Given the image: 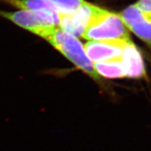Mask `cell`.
<instances>
[{"instance_id": "cell-1", "label": "cell", "mask_w": 151, "mask_h": 151, "mask_svg": "<svg viewBox=\"0 0 151 151\" xmlns=\"http://www.w3.org/2000/svg\"><path fill=\"white\" fill-rule=\"evenodd\" d=\"M46 40L76 67L103 87L102 80L94 69V63L87 56L84 46L76 37L58 27Z\"/></svg>"}, {"instance_id": "cell-2", "label": "cell", "mask_w": 151, "mask_h": 151, "mask_svg": "<svg viewBox=\"0 0 151 151\" xmlns=\"http://www.w3.org/2000/svg\"><path fill=\"white\" fill-rule=\"evenodd\" d=\"M0 17L44 39L51 35L60 24L59 14L48 10H0Z\"/></svg>"}, {"instance_id": "cell-3", "label": "cell", "mask_w": 151, "mask_h": 151, "mask_svg": "<svg viewBox=\"0 0 151 151\" xmlns=\"http://www.w3.org/2000/svg\"><path fill=\"white\" fill-rule=\"evenodd\" d=\"M81 37L88 41H131L128 30L119 14L108 11L94 19Z\"/></svg>"}, {"instance_id": "cell-4", "label": "cell", "mask_w": 151, "mask_h": 151, "mask_svg": "<svg viewBox=\"0 0 151 151\" xmlns=\"http://www.w3.org/2000/svg\"><path fill=\"white\" fill-rule=\"evenodd\" d=\"M106 11L88 2L72 12L59 14V27L75 37H81L94 19Z\"/></svg>"}, {"instance_id": "cell-5", "label": "cell", "mask_w": 151, "mask_h": 151, "mask_svg": "<svg viewBox=\"0 0 151 151\" xmlns=\"http://www.w3.org/2000/svg\"><path fill=\"white\" fill-rule=\"evenodd\" d=\"M127 42L122 40L89 41L83 46L87 56L94 63L121 58L122 50Z\"/></svg>"}, {"instance_id": "cell-6", "label": "cell", "mask_w": 151, "mask_h": 151, "mask_svg": "<svg viewBox=\"0 0 151 151\" xmlns=\"http://www.w3.org/2000/svg\"><path fill=\"white\" fill-rule=\"evenodd\" d=\"M119 16L126 28L151 46V21L143 16L137 5L127 7Z\"/></svg>"}, {"instance_id": "cell-7", "label": "cell", "mask_w": 151, "mask_h": 151, "mask_svg": "<svg viewBox=\"0 0 151 151\" xmlns=\"http://www.w3.org/2000/svg\"><path fill=\"white\" fill-rule=\"evenodd\" d=\"M121 59L125 68L126 78L139 79L146 76L142 56L132 41L126 43L123 48Z\"/></svg>"}, {"instance_id": "cell-8", "label": "cell", "mask_w": 151, "mask_h": 151, "mask_svg": "<svg viewBox=\"0 0 151 151\" xmlns=\"http://www.w3.org/2000/svg\"><path fill=\"white\" fill-rule=\"evenodd\" d=\"M94 67L100 77L115 79L126 78V71L121 58L94 62Z\"/></svg>"}, {"instance_id": "cell-9", "label": "cell", "mask_w": 151, "mask_h": 151, "mask_svg": "<svg viewBox=\"0 0 151 151\" xmlns=\"http://www.w3.org/2000/svg\"><path fill=\"white\" fill-rule=\"evenodd\" d=\"M52 4L59 14H66L72 12L83 5L86 4V0H46Z\"/></svg>"}, {"instance_id": "cell-10", "label": "cell", "mask_w": 151, "mask_h": 151, "mask_svg": "<svg viewBox=\"0 0 151 151\" xmlns=\"http://www.w3.org/2000/svg\"><path fill=\"white\" fill-rule=\"evenodd\" d=\"M135 4L143 16L151 21V0H139Z\"/></svg>"}]
</instances>
